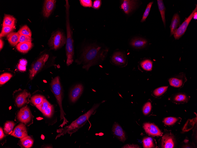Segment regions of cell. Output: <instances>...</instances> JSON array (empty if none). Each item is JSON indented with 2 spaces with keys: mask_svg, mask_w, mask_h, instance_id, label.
<instances>
[{
  "mask_svg": "<svg viewBox=\"0 0 197 148\" xmlns=\"http://www.w3.org/2000/svg\"><path fill=\"white\" fill-rule=\"evenodd\" d=\"M108 48L96 43L88 44L82 47L75 62L82 65V68L88 71L93 66L102 62L106 58Z\"/></svg>",
  "mask_w": 197,
  "mask_h": 148,
  "instance_id": "obj_1",
  "label": "cell"
},
{
  "mask_svg": "<svg viewBox=\"0 0 197 148\" xmlns=\"http://www.w3.org/2000/svg\"><path fill=\"white\" fill-rule=\"evenodd\" d=\"M100 105L99 103L94 105L92 108L86 113L73 121L70 124L65 127L63 128L57 129V132L58 134L56 136V139L67 133L71 135L77 131L79 129L85 124Z\"/></svg>",
  "mask_w": 197,
  "mask_h": 148,
  "instance_id": "obj_3",
  "label": "cell"
},
{
  "mask_svg": "<svg viewBox=\"0 0 197 148\" xmlns=\"http://www.w3.org/2000/svg\"><path fill=\"white\" fill-rule=\"evenodd\" d=\"M111 61L113 64L119 66L124 65L127 62L125 55L120 51L114 53L111 58Z\"/></svg>",
  "mask_w": 197,
  "mask_h": 148,
  "instance_id": "obj_14",
  "label": "cell"
},
{
  "mask_svg": "<svg viewBox=\"0 0 197 148\" xmlns=\"http://www.w3.org/2000/svg\"><path fill=\"white\" fill-rule=\"evenodd\" d=\"M5 136V135L4 133L3 130L2 128L0 127V139L1 140Z\"/></svg>",
  "mask_w": 197,
  "mask_h": 148,
  "instance_id": "obj_45",
  "label": "cell"
},
{
  "mask_svg": "<svg viewBox=\"0 0 197 148\" xmlns=\"http://www.w3.org/2000/svg\"><path fill=\"white\" fill-rule=\"evenodd\" d=\"M12 77V74L9 73H4L0 76V84L3 85L7 82Z\"/></svg>",
  "mask_w": 197,
  "mask_h": 148,
  "instance_id": "obj_32",
  "label": "cell"
},
{
  "mask_svg": "<svg viewBox=\"0 0 197 148\" xmlns=\"http://www.w3.org/2000/svg\"><path fill=\"white\" fill-rule=\"evenodd\" d=\"M79 1L81 5L83 7H90L92 6V2L91 0H80Z\"/></svg>",
  "mask_w": 197,
  "mask_h": 148,
  "instance_id": "obj_42",
  "label": "cell"
},
{
  "mask_svg": "<svg viewBox=\"0 0 197 148\" xmlns=\"http://www.w3.org/2000/svg\"><path fill=\"white\" fill-rule=\"evenodd\" d=\"M50 105V103L45 98L41 104L35 106L42 113Z\"/></svg>",
  "mask_w": 197,
  "mask_h": 148,
  "instance_id": "obj_35",
  "label": "cell"
},
{
  "mask_svg": "<svg viewBox=\"0 0 197 148\" xmlns=\"http://www.w3.org/2000/svg\"><path fill=\"white\" fill-rule=\"evenodd\" d=\"M152 109V105L150 102H148L145 103L142 108V111L143 114L146 115L150 112Z\"/></svg>",
  "mask_w": 197,
  "mask_h": 148,
  "instance_id": "obj_40",
  "label": "cell"
},
{
  "mask_svg": "<svg viewBox=\"0 0 197 148\" xmlns=\"http://www.w3.org/2000/svg\"><path fill=\"white\" fill-rule=\"evenodd\" d=\"M153 3V1H152L150 2L147 5V6L143 14L142 18L141 21V22H143L145 20L149 14L152 5Z\"/></svg>",
  "mask_w": 197,
  "mask_h": 148,
  "instance_id": "obj_38",
  "label": "cell"
},
{
  "mask_svg": "<svg viewBox=\"0 0 197 148\" xmlns=\"http://www.w3.org/2000/svg\"><path fill=\"white\" fill-rule=\"evenodd\" d=\"M197 11L195 12L193 15V18L194 19L197 20Z\"/></svg>",
  "mask_w": 197,
  "mask_h": 148,
  "instance_id": "obj_47",
  "label": "cell"
},
{
  "mask_svg": "<svg viewBox=\"0 0 197 148\" xmlns=\"http://www.w3.org/2000/svg\"><path fill=\"white\" fill-rule=\"evenodd\" d=\"M45 98L42 95H36L31 97L30 101L33 105L36 106L41 104Z\"/></svg>",
  "mask_w": 197,
  "mask_h": 148,
  "instance_id": "obj_27",
  "label": "cell"
},
{
  "mask_svg": "<svg viewBox=\"0 0 197 148\" xmlns=\"http://www.w3.org/2000/svg\"><path fill=\"white\" fill-rule=\"evenodd\" d=\"M197 11V6L196 4V8L191 13L175 32L174 33V36L175 40L179 39L184 34L190 22L193 18L194 13Z\"/></svg>",
  "mask_w": 197,
  "mask_h": 148,
  "instance_id": "obj_7",
  "label": "cell"
},
{
  "mask_svg": "<svg viewBox=\"0 0 197 148\" xmlns=\"http://www.w3.org/2000/svg\"><path fill=\"white\" fill-rule=\"evenodd\" d=\"M20 142L21 145L25 148H31L33 146L34 143L33 139L28 136L21 139Z\"/></svg>",
  "mask_w": 197,
  "mask_h": 148,
  "instance_id": "obj_25",
  "label": "cell"
},
{
  "mask_svg": "<svg viewBox=\"0 0 197 148\" xmlns=\"http://www.w3.org/2000/svg\"><path fill=\"white\" fill-rule=\"evenodd\" d=\"M20 35L18 32H12L7 35V40L12 46L17 45L19 43Z\"/></svg>",
  "mask_w": 197,
  "mask_h": 148,
  "instance_id": "obj_23",
  "label": "cell"
},
{
  "mask_svg": "<svg viewBox=\"0 0 197 148\" xmlns=\"http://www.w3.org/2000/svg\"><path fill=\"white\" fill-rule=\"evenodd\" d=\"M30 96V93L26 90L19 93L15 98V103L17 107L20 108L27 103L28 99Z\"/></svg>",
  "mask_w": 197,
  "mask_h": 148,
  "instance_id": "obj_12",
  "label": "cell"
},
{
  "mask_svg": "<svg viewBox=\"0 0 197 148\" xmlns=\"http://www.w3.org/2000/svg\"><path fill=\"white\" fill-rule=\"evenodd\" d=\"M143 127L145 131L148 134L152 136H161L162 133L155 125L150 123H145Z\"/></svg>",
  "mask_w": 197,
  "mask_h": 148,
  "instance_id": "obj_13",
  "label": "cell"
},
{
  "mask_svg": "<svg viewBox=\"0 0 197 148\" xmlns=\"http://www.w3.org/2000/svg\"><path fill=\"white\" fill-rule=\"evenodd\" d=\"M143 144L144 148H153L154 145L152 138L150 137H146L143 140Z\"/></svg>",
  "mask_w": 197,
  "mask_h": 148,
  "instance_id": "obj_33",
  "label": "cell"
},
{
  "mask_svg": "<svg viewBox=\"0 0 197 148\" xmlns=\"http://www.w3.org/2000/svg\"><path fill=\"white\" fill-rule=\"evenodd\" d=\"M65 21L66 31L65 51L67 57L66 65L69 66L74 60V47L73 34L69 18L70 5L68 0H65Z\"/></svg>",
  "mask_w": 197,
  "mask_h": 148,
  "instance_id": "obj_2",
  "label": "cell"
},
{
  "mask_svg": "<svg viewBox=\"0 0 197 148\" xmlns=\"http://www.w3.org/2000/svg\"><path fill=\"white\" fill-rule=\"evenodd\" d=\"M178 118L173 117H168L164 118V123L167 125H172L178 121Z\"/></svg>",
  "mask_w": 197,
  "mask_h": 148,
  "instance_id": "obj_39",
  "label": "cell"
},
{
  "mask_svg": "<svg viewBox=\"0 0 197 148\" xmlns=\"http://www.w3.org/2000/svg\"><path fill=\"white\" fill-rule=\"evenodd\" d=\"M32 41L31 37L25 35H20L19 42L22 43L24 42H31Z\"/></svg>",
  "mask_w": 197,
  "mask_h": 148,
  "instance_id": "obj_41",
  "label": "cell"
},
{
  "mask_svg": "<svg viewBox=\"0 0 197 148\" xmlns=\"http://www.w3.org/2000/svg\"><path fill=\"white\" fill-rule=\"evenodd\" d=\"M33 117L29 108L27 106L22 108L17 115L18 119L22 123L27 125L33 120Z\"/></svg>",
  "mask_w": 197,
  "mask_h": 148,
  "instance_id": "obj_8",
  "label": "cell"
},
{
  "mask_svg": "<svg viewBox=\"0 0 197 148\" xmlns=\"http://www.w3.org/2000/svg\"><path fill=\"white\" fill-rule=\"evenodd\" d=\"M15 125V123L13 121H7L5 123L4 126V130L5 133L8 134H11Z\"/></svg>",
  "mask_w": 197,
  "mask_h": 148,
  "instance_id": "obj_29",
  "label": "cell"
},
{
  "mask_svg": "<svg viewBox=\"0 0 197 148\" xmlns=\"http://www.w3.org/2000/svg\"><path fill=\"white\" fill-rule=\"evenodd\" d=\"M157 5L159 11L161 15L162 20L165 27L166 25V20L165 19V8L162 0H157Z\"/></svg>",
  "mask_w": 197,
  "mask_h": 148,
  "instance_id": "obj_26",
  "label": "cell"
},
{
  "mask_svg": "<svg viewBox=\"0 0 197 148\" xmlns=\"http://www.w3.org/2000/svg\"><path fill=\"white\" fill-rule=\"evenodd\" d=\"M16 20V19L13 16L5 14L4 18L3 26L14 27Z\"/></svg>",
  "mask_w": 197,
  "mask_h": 148,
  "instance_id": "obj_24",
  "label": "cell"
},
{
  "mask_svg": "<svg viewBox=\"0 0 197 148\" xmlns=\"http://www.w3.org/2000/svg\"><path fill=\"white\" fill-rule=\"evenodd\" d=\"M14 27L4 26L2 28L0 34V38L11 32L14 30Z\"/></svg>",
  "mask_w": 197,
  "mask_h": 148,
  "instance_id": "obj_34",
  "label": "cell"
},
{
  "mask_svg": "<svg viewBox=\"0 0 197 148\" xmlns=\"http://www.w3.org/2000/svg\"><path fill=\"white\" fill-rule=\"evenodd\" d=\"M56 1L55 0H46L44 3L42 14L45 18H48L51 14L54 9Z\"/></svg>",
  "mask_w": 197,
  "mask_h": 148,
  "instance_id": "obj_11",
  "label": "cell"
},
{
  "mask_svg": "<svg viewBox=\"0 0 197 148\" xmlns=\"http://www.w3.org/2000/svg\"><path fill=\"white\" fill-rule=\"evenodd\" d=\"M168 87V86H165L157 88L153 91V94L156 97H160L167 91Z\"/></svg>",
  "mask_w": 197,
  "mask_h": 148,
  "instance_id": "obj_30",
  "label": "cell"
},
{
  "mask_svg": "<svg viewBox=\"0 0 197 148\" xmlns=\"http://www.w3.org/2000/svg\"><path fill=\"white\" fill-rule=\"evenodd\" d=\"M189 98L185 94L178 93L173 95L171 98L172 101L176 103H182L187 102Z\"/></svg>",
  "mask_w": 197,
  "mask_h": 148,
  "instance_id": "obj_21",
  "label": "cell"
},
{
  "mask_svg": "<svg viewBox=\"0 0 197 148\" xmlns=\"http://www.w3.org/2000/svg\"><path fill=\"white\" fill-rule=\"evenodd\" d=\"M186 80L185 74L181 72L177 75L169 78L168 81L171 86L178 88L182 87Z\"/></svg>",
  "mask_w": 197,
  "mask_h": 148,
  "instance_id": "obj_9",
  "label": "cell"
},
{
  "mask_svg": "<svg viewBox=\"0 0 197 148\" xmlns=\"http://www.w3.org/2000/svg\"><path fill=\"white\" fill-rule=\"evenodd\" d=\"M174 146V140L173 136L169 134H165L162 137L161 143L162 148H173Z\"/></svg>",
  "mask_w": 197,
  "mask_h": 148,
  "instance_id": "obj_19",
  "label": "cell"
},
{
  "mask_svg": "<svg viewBox=\"0 0 197 148\" xmlns=\"http://www.w3.org/2000/svg\"><path fill=\"white\" fill-rule=\"evenodd\" d=\"M123 148H139V146L136 145H126L124 146Z\"/></svg>",
  "mask_w": 197,
  "mask_h": 148,
  "instance_id": "obj_44",
  "label": "cell"
},
{
  "mask_svg": "<svg viewBox=\"0 0 197 148\" xmlns=\"http://www.w3.org/2000/svg\"><path fill=\"white\" fill-rule=\"evenodd\" d=\"M101 4V0H96L93 1V7L94 9H98L100 8Z\"/></svg>",
  "mask_w": 197,
  "mask_h": 148,
  "instance_id": "obj_43",
  "label": "cell"
},
{
  "mask_svg": "<svg viewBox=\"0 0 197 148\" xmlns=\"http://www.w3.org/2000/svg\"><path fill=\"white\" fill-rule=\"evenodd\" d=\"M4 45V42L2 39L0 38V51L2 49Z\"/></svg>",
  "mask_w": 197,
  "mask_h": 148,
  "instance_id": "obj_46",
  "label": "cell"
},
{
  "mask_svg": "<svg viewBox=\"0 0 197 148\" xmlns=\"http://www.w3.org/2000/svg\"><path fill=\"white\" fill-rule=\"evenodd\" d=\"M20 35H25L32 36L31 30L27 25H24L21 27L17 32Z\"/></svg>",
  "mask_w": 197,
  "mask_h": 148,
  "instance_id": "obj_31",
  "label": "cell"
},
{
  "mask_svg": "<svg viewBox=\"0 0 197 148\" xmlns=\"http://www.w3.org/2000/svg\"><path fill=\"white\" fill-rule=\"evenodd\" d=\"M137 4L136 1L124 0L122 2L120 8L125 14H128L136 8Z\"/></svg>",
  "mask_w": 197,
  "mask_h": 148,
  "instance_id": "obj_16",
  "label": "cell"
},
{
  "mask_svg": "<svg viewBox=\"0 0 197 148\" xmlns=\"http://www.w3.org/2000/svg\"><path fill=\"white\" fill-rule=\"evenodd\" d=\"M50 86L51 90L56 99L60 108V120H63V122L59 126L62 128L65 124H67L68 121L65 117V114L62 107L63 91L60 77L58 76L53 78L51 80Z\"/></svg>",
  "mask_w": 197,
  "mask_h": 148,
  "instance_id": "obj_4",
  "label": "cell"
},
{
  "mask_svg": "<svg viewBox=\"0 0 197 148\" xmlns=\"http://www.w3.org/2000/svg\"><path fill=\"white\" fill-rule=\"evenodd\" d=\"M49 55L45 53L42 55L31 65L29 70V78L32 80L35 76L45 65L48 61Z\"/></svg>",
  "mask_w": 197,
  "mask_h": 148,
  "instance_id": "obj_6",
  "label": "cell"
},
{
  "mask_svg": "<svg viewBox=\"0 0 197 148\" xmlns=\"http://www.w3.org/2000/svg\"><path fill=\"white\" fill-rule=\"evenodd\" d=\"M66 42V36L63 32L57 30L52 33L48 44L51 49L56 51L61 48Z\"/></svg>",
  "mask_w": 197,
  "mask_h": 148,
  "instance_id": "obj_5",
  "label": "cell"
},
{
  "mask_svg": "<svg viewBox=\"0 0 197 148\" xmlns=\"http://www.w3.org/2000/svg\"><path fill=\"white\" fill-rule=\"evenodd\" d=\"M140 66L145 70L151 71L152 68V62L150 60H145L140 63Z\"/></svg>",
  "mask_w": 197,
  "mask_h": 148,
  "instance_id": "obj_28",
  "label": "cell"
},
{
  "mask_svg": "<svg viewBox=\"0 0 197 148\" xmlns=\"http://www.w3.org/2000/svg\"><path fill=\"white\" fill-rule=\"evenodd\" d=\"M113 134L121 141L124 142L126 140L125 135L122 128L118 123H115L112 128Z\"/></svg>",
  "mask_w": 197,
  "mask_h": 148,
  "instance_id": "obj_18",
  "label": "cell"
},
{
  "mask_svg": "<svg viewBox=\"0 0 197 148\" xmlns=\"http://www.w3.org/2000/svg\"><path fill=\"white\" fill-rule=\"evenodd\" d=\"M54 112V107L53 105L51 104L42 113L45 117L48 118L51 117L52 115Z\"/></svg>",
  "mask_w": 197,
  "mask_h": 148,
  "instance_id": "obj_36",
  "label": "cell"
},
{
  "mask_svg": "<svg viewBox=\"0 0 197 148\" xmlns=\"http://www.w3.org/2000/svg\"><path fill=\"white\" fill-rule=\"evenodd\" d=\"M147 44L146 40L141 38H136L131 40L130 43L131 46L136 49L145 48Z\"/></svg>",
  "mask_w": 197,
  "mask_h": 148,
  "instance_id": "obj_17",
  "label": "cell"
},
{
  "mask_svg": "<svg viewBox=\"0 0 197 148\" xmlns=\"http://www.w3.org/2000/svg\"><path fill=\"white\" fill-rule=\"evenodd\" d=\"M27 63V61L24 59H20L18 65L19 70L22 71H25L26 70V66Z\"/></svg>",
  "mask_w": 197,
  "mask_h": 148,
  "instance_id": "obj_37",
  "label": "cell"
},
{
  "mask_svg": "<svg viewBox=\"0 0 197 148\" xmlns=\"http://www.w3.org/2000/svg\"><path fill=\"white\" fill-rule=\"evenodd\" d=\"M33 44L31 42L19 43L16 45V49L23 53L28 52L32 47Z\"/></svg>",
  "mask_w": 197,
  "mask_h": 148,
  "instance_id": "obj_22",
  "label": "cell"
},
{
  "mask_svg": "<svg viewBox=\"0 0 197 148\" xmlns=\"http://www.w3.org/2000/svg\"><path fill=\"white\" fill-rule=\"evenodd\" d=\"M83 90V87L82 84H79L75 85L70 90L69 95V99L73 103L75 102L82 95Z\"/></svg>",
  "mask_w": 197,
  "mask_h": 148,
  "instance_id": "obj_10",
  "label": "cell"
},
{
  "mask_svg": "<svg viewBox=\"0 0 197 148\" xmlns=\"http://www.w3.org/2000/svg\"><path fill=\"white\" fill-rule=\"evenodd\" d=\"M10 135L15 137L22 139L28 135L26 128L24 124L20 123L15 127Z\"/></svg>",
  "mask_w": 197,
  "mask_h": 148,
  "instance_id": "obj_15",
  "label": "cell"
},
{
  "mask_svg": "<svg viewBox=\"0 0 197 148\" xmlns=\"http://www.w3.org/2000/svg\"><path fill=\"white\" fill-rule=\"evenodd\" d=\"M180 19L179 15L178 13H176L173 17L170 27V36L174 34L175 32L180 25Z\"/></svg>",
  "mask_w": 197,
  "mask_h": 148,
  "instance_id": "obj_20",
  "label": "cell"
}]
</instances>
